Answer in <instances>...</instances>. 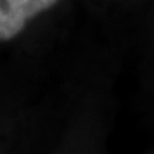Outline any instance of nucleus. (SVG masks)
I'll list each match as a JSON object with an SVG mask.
<instances>
[{"label": "nucleus", "instance_id": "1", "mask_svg": "<svg viewBox=\"0 0 154 154\" xmlns=\"http://www.w3.org/2000/svg\"><path fill=\"white\" fill-rule=\"evenodd\" d=\"M57 0H0V40H10L27 20L49 9Z\"/></svg>", "mask_w": 154, "mask_h": 154}]
</instances>
